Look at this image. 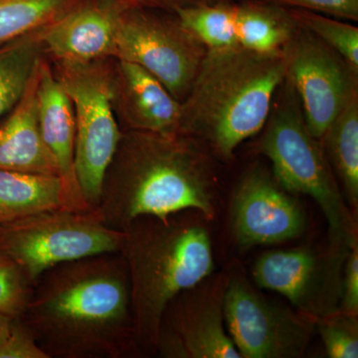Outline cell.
Returning <instances> with one entry per match:
<instances>
[{"mask_svg": "<svg viewBox=\"0 0 358 358\" xmlns=\"http://www.w3.org/2000/svg\"><path fill=\"white\" fill-rule=\"evenodd\" d=\"M49 358L143 355L121 252L84 257L40 275L20 319Z\"/></svg>", "mask_w": 358, "mask_h": 358, "instance_id": "obj_1", "label": "cell"}, {"mask_svg": "<svg viewBox=\"0 0 358 358\" xmlns=\"http://www.w3.org/2000/svg\"><path fill=\"white\" fill-rule=\"evenodd\" d=\"M122 138L96 210L110 227L124 230L141 216L166 219L185 210L216 217L217 180L203 150L174 134L145 131Z\"/></svg>", "mask_w": 358, "mask_h": 358, "instance_id": "obj_2", "label": "cell"}, {"mask_svg": "<svg viewBox=\"0 0 358 358\" xmlns=\"http://www.w3.org/2000/svg\"><path fill=\"white\" fill-rule=\"evenodd\" d=\"M206 218L196 210L166 219L141 216L122 230L136 341L143 355L157 353L164 310L183 289L214 272Z\"/></svg>", "mask_w": 358, "mask_h": 358, "instance_id": "obj_3", "label": "cell"}, {"mask_svg": "<svg viewBox=\"0 0 358 358\" xmlns=\"http://www.w3.org/2000/svg\"><path fill=\"white\" fill-rule=\"evenodd\" d=\"M286 74L284 50L258 54L239 45L207 50L181 108L180 124L230 159L242 141L265 126Z\"/></svg>", "mask_w": 358, "mask_h": 358, "instance_id": "obj_4", "label": "cell"}, {"mask_svg": "<svg viewBox=\"0 0 358 358\" xmlns=\"http://www.w3.org/2000/svg\"><path fill=\"white\" fill-rule=\"evenodd\" d=\"M271 108L260 150L272 162L275 180L289 193L312 197L322 209L334 253L348 254L358 242L357 217L339 189L322 143L308 131L298 96L288 78Z\"/></svg>", "mask_w": 358, "mask_h": 358, "instance_id": "obj_5", "label": "cell"}, {"mask_svg": "<svg viewBox=\"0 0 358 358\" xmlns=\"http://www.w3.org/2000/svg\"><path fill=\"white\" fill-rule=\"evenodd\" d=\"M124 232L96 210L63 208L0 225V254L20 266L32 284L49 268L84 257L120 251Z\"/></svg>", "mask_w": 358, "mask_h": 358, "instance_id": "obj_6", "label": "cell"}, {"mask_svg": "<svg viewBox=\"0 0 358 358\" xmlns=\"http://www.w3.org/2000/svg\"><path fill=\"white\" fill-rule=\"evenodd\" d=\"M224 320L242 358L303 357L315 331V320L268 298L235 267L230 268Z\"/></svg>", "mask_w": 358, "mask_h": 358, "instance_id": "obj_7", "label": "cell"}, {"mask_svg": "<svg viewBox=\"0 0 358 358\" xmlns=\"http://www.w3.org/2000/svg\"><path fill=\"white\" fill-rule=\"evenodd\" d=\"M75 115V173L92 210L100 202L103 178L122 134L113 112L112 87L102 71L66 64L60 79Z\"/></svg>", "mask_w": 358, "mask_h": 358, "instance_id": "obj_8", "label": "cell"}, {"mask_svg": "<svg viewBox=\"0 0 358 358\" xmlns=\"http://www.w3.org/2000/svg\"><path fill=\"white\" fill-rule=\"evenodd\" d=\"M230 268L205 278L169 301L157 353L169 358H242L224 320Z\"/></svg>", "mask_w": 358, "mask_h": 358, "instance_id": "obj_9", "label": "cell"}, {"mask_svg": "<svg viewBox=\"0 0 358 358\" xmlns=\"http://www.w3.org/2000/svg\"><path fill=\"white\" fill-rule=\"evenodd\" d=\"M204 49L178 21L173 27L138 8L122 9L120 15L114 55L147 70L171 95L190 91L206 55Z\"/></svg>", "mask_w": 358, "mask_h": 358, "instance_id": "obj_10", "label": "cell"}, {"mask_svg": "<svg viewBox=\"0 0 358 358\" xmlns=\"http://www.w3.org/2000/svg\"><path fill=\"white\" fill-rule=\"evenodd\" d=\"M348 254L308 247L274 250L257 259L252 275L258 288L282 294L317 320L339 310Z\"/></svg>", "mask_w": 358, "mask_h": 358, "instance_id": "obj_11", "label": "cell"}, {"mask_svg": "<svg viewBox=\"0 0 358 358\" xmlns=\"http://www.w3.org/2000/svg\"><path fill=\"white\" fill-rule=\"evenodd\" d=\"M299 28L300 33H293L284 48L286 77L298 96L308 131L320 141L357 92V75L322 40Z\"/></svg>", "mask_w": 358, "mask_h": 358, "instance_id": "obj_12", "label": "cell"}, {"mask_svg": "<svg viewBox=\"0 0 358 358\" xmlns=\"http://www.w3.org/2000/svg\"><path fill=\"white\" fill-rule=\"evenodd\" d=\"M233 235L242 248L296 239L306 230V215L298 200L260 169L245 174L232 205Z\"/></svg>", "mask_w": 358, "mask_h": 358, "instance_id": "obj_13", "label": "cell"}, {"mask_svg": "<svg viewBox=\"0 0 358 358\" xmlns=\"http://www.w3.org/2000/svg\"><path fill=\"white\" fill-rule=\"evenodd\" d=\"M122 11L113 0H83L41 28V43L66 64H86L114 54Z\"/></svg>", "mask_w": 358, "mask_h": 358, "instance_id": "obj_14", "label": "cell"}, {"mask_svg": "<svg viewBox=\"0 0 358 358\" xmlns=\"http://www.w3.org/2000/svg\"><path fill=\"white\" fill-rule=\"evenodd\" d=\"M38 121L45 145L57 162L62 182L65 210H92L85 200L75 173V115L72 102L60 80L45 61L39 59Z\"/></svg>", "mask_w": 358, "mask_h": 358, "instance_id": "obj_15", "label": "cell"}, {"mask_svg": "<svg viewBox=\"0 0 358 358\" xmlns=\"http://www.w3.org/2000/svg\"><path fill=\"white\" fill-rule=\"evenodd\" d=\"M37 86L38 63L20 102L0 126V169L59 176L57 162L40 131Z\"/></svg>", "mask_w": 358, "mask_h": 358, "instance_id": "obj_16", "label": "cell"}, {"mask_svg": "<svg viewBox=\"0 0 358 358\" xmlns=\"http://www.w3.org/2000/svg\"><path fill=\"white\" fill-rule=\"evenodd\" d=\"M121 68L136 115L134 126L150 133L176 134L181 107L169 90L141 66L121 61Z\"/></svg>", "mask_w": 358, "mask_h": 358, "instance_id": "obj_17", "label": "cell"}, {"mask_svg": "<svg viewBox=\"0 0 358 358\" xmlns=\"http://www.w3.org/2000/svg\"><path fill=\"white\" fill-rule=\"evenodd\" d=\"M62 206L58 176L0 169V225Z\"/></svg>", "mask_w": 358, "mask_h": 358, "instance_id": "obj_18", "label": "cell"}, {"mask_svg": "<svg viewBox=\"0 0 358 358\" xmlns=\"http://www.w3.org/2000/svg\"><path fill=\"white\" fill-rule=\"evenodd\" d=\"M296 28L287 7L268 1L235 4L237 43L246 50L258 54L281 53Z\"/></svg>", "mask_w": 358, "mask_h": 358, "instance_id": "obj_19", "label": "cell"}, {"mask_svg": "<svg viewBox=\"0 0 358 358\" xmlns=\"http://www.w3.org/2000/svg\"><path fill=\"white\" fill-rule=\"evenodd\" d=\"M324 155L352 212L358 208V98L355 92L322 136Z\"/></svg>", "mask_w": 358, "mask_h": 358, "instance_id": "obj_20", "label": "cell"}, {"mask_svg": "<svg viewBox=\"0 0 358 358\" xmlns=\"http://www.w3.org/2000/svg\"><path fill=\"white\" fill-rule=\"evenodd\" d=\"M181 27L192 34L208 51L237 46L235 3L231 0L176 9Z\"/></svg>", "mask_w": 358, "mask_h": 358, "instance_id": "obj_21", "label": "cell"}, {"mask_svg": "<svg viewBox=\"0 0 358 358\" xmlns=\"http://www.w3.org/2000/svg\"><path fill=\"white\" fill-rule=\"evenodd\" d=\"M83 0H0V46L36 32Z\"/></svg>", "mask_w": 358, "mask_h": 358, "instance_id": "obj_22", "label": "cell"}, {"mask_svg": "<svg viewBox=\"0 0 358 358\" xmlns=\"http://www.w3.org/2000/svg\"><path fill=\"white\" fill-rule=\"evenodd\" d=\"M38 41L18 38L0 46V119L24 94L38 63Z\"/></svg>", "mask_w": 358, "mask_h": 358, "instance_id": "obj_23", "label": "cell"}, {"mask_svg": "<svg viewBox=\"0 0 358 358\" xmlns=\"http://www.w3.org/2000/svg\"><path fill=\"white\" fill-rule=\"evenodd\" d=\"M294 22L333 49L358 74V28L324 14L288 8Z\"/></svg>", "mask_w": 358, "mask_h": 358, "instance_id": "obj_24", "label": "cell"}, {"mask_svg": "<svg viewBox=\"0 0 358 358\" xmlns=\"http://www.w3.org/2000/svg\"><path fill=\"white\" fill-rule=\"evenodd\" d=\"M315 331L329 358L358 357L357 315L333 313L315 320Z\"/></svg>", "mask_w": 358, "mask_h": 358, "instance_id": "obj_25", "label": "cell"}, {"mask_svg": "<svg viewBox=\"0 0 358 358\" xmlns=\"http://www.w3.org/2000/svg\"><path fill=\"white\" fill-rule=\"evenodd\" d=\"M33 284L20 266L0 254V313L18 320L31 296Z\"/></svg>", "mask_w": 358, "mask_h": 358, "instance_id": "obj_26", "label": "cell"}, {"mask_svg": "<svg viewBox=\"0 0 358 358\" xmlns=\"http://www.w3.org/2000/svg\"><path fill=\"white\" fill-rule=\"evenodd\" d=\"M287 8L305 9L339 20H358V0H265Z\"/></svg>", "mask_w": 358, "mask_h": 358, "instance_id": "obj_27", "label": "cell"}, {"mask_svg": "<svg viewBox=\"0 0 358 358\" xmlns=\"http://www.w3.org/2000/svg\"><path fill=\"white\" fill-rule=\"evenodd\" d=\"M0 358H49L20 320H14L10 333L0 341Z\"/></svg>", "mask_w": 358, "mask_h": 358, "instance_id": "obj_28", "label": "cell"}, {"mask_svg": "<svg viewBox=\"0 0 358 358\" xmlns=\"http://www.w3.org/2000/svg\"><path fill=\"white\" fill-rule=\"evenodd\" d=\"M338 312L358 315V242L353 245L345 259Z\"/></svg>", "mask_w": 358, "mask_h": 358, "instance_id": "obj_29", "label": "cell"}, {"mask_svg": "<svg viewBox=\"0 0 358 358\" xmlns=\"http://www.w3.org/2000/svg\"><path fill=\"white\" fill-rule=\"evenodd\" d=\"M122 9L138 8L143 7H164L173 11L182 7L199 6V4L216 3L226 0H113Z\"/></svg>", "mask_w": 358, "mask_h": 358, "instance_id": "obj_30", "label": "cell"}, {"mask_svg": "<svg viewBox=\"0 0 358 358\" xmlns=\"http://www.w3.org/2000/svg\"><path fill=\"white\" fill-rule=\"evenodd\" d=\"M13 320H14L10 319V317L0 313V341H3V339L8 336L9 333H10Z\"/></svg>", "mask_w": 358, "mask_h": 358, "instance_id": "obj_31", "label": "cell"}]
</instances>
